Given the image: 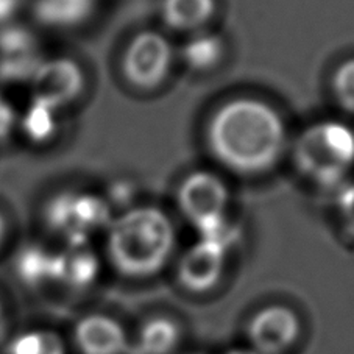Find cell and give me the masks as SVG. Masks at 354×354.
<instances>
[{
	"label": "cell",
	"instance_id": "14",
	"mask_svg": "<svg viewBox=\"0 0 354 354\" xmlns=\"http://www.w3.org/2000/svg\"><path fill=\"white\" fill-rule=\"evenodd\" d=\"M225 53L223 41L218 35L197 32L181 50V58L191 71L206 72L221 63Z\"/></svg>",
	"mask_w": 354,
	"mask_h": 354
},
{
	"label": "cell",
	"instance_id": "2",
	"mask_svg": "<svg viewBox=\"0 0 354 354\" xmlns=\"http://www.w3.org/2000/svg\"><path fill=\"white\" fill-rule=\"evenodd\" d=\"M175 247L176 231L172 218L156 206L125 209L106 228V259L125 278L155 277L167 266Z\"/></svg>",
	"mask_w": 354,
	"mask_h": 354
},
{
	"label": "cell",
	"instance_id": "5",
	"mask_svg": "<svg viewBox=\"0 0 354 354\" xmlns=\"http://www.w3.org/2000/svg\"><path fill=\"white\" fill-rule=\"evenodd\" d=\"M174 63L170 41L155 30L134 35L122 55V74L131 86L151 91L166 80Z\"/></svg>",
	"mask_w": 354,
	"mask_h": 354
},
{
	"label": "cell",
	"instance_id": "16",
	"mask_svg": "<svg viewBox=\"0 0 354 354\" xmlns=\"http://www.w3.org/2000/svg\"><path fill=\"white\" fill-rule=\"evenodd\" d=\"M178 340V329L175 323L166 319H155L149 322L140 333V354H166Z\"/></svg>",
	"mask_w": 354,
	"mask_h": 354
},
{
	"label": "cell",
	"instance_id": "17",
	"mask_svg": "<svg viewBox=\"0 0 354 354\" xmlns=\"http://www.w3.org/2000/svg\"><path fill=\"white\" fill-rule=\"evenodd\" d=\"M38 53V42L27 27L5 24L0 27V58L30 57Z\"/></svg>",
	"mask_w": 354,
	"mask_h": 354
},
{
	"label": "cell",
	"instance_id": "10",
	"mask_svg": "<svg viewBox=\"0 0 354 354\" xmlns=\"http://www.w3.org/2000/svg\"><path fill=\"white\" fill-rule=\"evenodd\" d=\"M77 344L83 354H119L125 350L127 339L118 322L105 315H89L78 323Z\"/></svg>",
	"mask_w": 354,
	"mask_h": 354
},
{
	"label": "cell",
	"instance_id": "25",
	"mask_svg": "<svg viewBox=\"0 0 354 354\" xmlns=\"http://www.w3.org/2000/svg\"><path fill=\"white\" fill-rule=\"evenodd\" d=\"M3 334H5V314H3L2 303H0V339L3 337Z\"/></svg>",
	"mask_w": 354,
	"mask_h": 354
},
{
	"label": "cell",
	"instance_id": "12",
	"mask_svg": "<svg viewBox=\"0 0 354 354\" xmlns=\"http://www.w3.org/2000/svg\"><path fill=\"white\" fill-rule=\"evenodd\" d=\"M217 8L216 0H162L161 17L176 32H201Z\"/></svg>",
	"mask_w": 354,
	"mask_h": 354
},
{
	"label": "cell",
	"instance_id": "6",
	"mask_svg": "<svg viewBox=\"0 0 354 354\" xmlns=\"http://www.w3.org/2000/svg\"><path fill=\"white\" fill-rule=\"evenodd\" d=\"M28 84L32 102L59 111L83 94L86 88V75L75 59L57 57L42 59Z\"/></svg>",
	"mask_w": 354,
	"mask_h": 354
},
{
	"label": "cell",
	"instance_id": "13",
	"mask_svg": "<svg viewBox=\"0 0 354 354\" xmlns=\"http://www.w3.org/2000/svg\"><path fill=\"white\" fill-rule=\"evenodd\" d=\"M55 267H57V253L38 243H28L21 248L15 259L17 278L30 288L55 283Z\"/></svg>",
	"mask_w": 354,
	"mask_h": 354
},
{
	"label": "cell",
	"instance_id": "7",
	"mask_svg": "<svg viewBox=\"0 0 354 354\" xmlns=\"http://www.w3.org/2000/svg\"><path fill=\"white\" fill-rule=\"evenodd\" d=\"M230 237H200L198 242L183 253L178 264L180 284L194 294H205L214 289L227 268Z\"/></svg>",
	"mask_w": 354,
	"mask_h": 354
},
{
	"label": "cell",
	"instance_id": "22",
	"mask_svg": "<svg viewBox=\"0 0 354 354\" xmlns=\"http://www.w3.org/2000/svg\"><path fill=\"white\" fill-rule=\"evenodd\" d=\"M41 354H64L63 342L57 334L41 333Z\"/></svg>",
	"mask_w": 354,
	"mask_h": 354
},
{
	"label": "cell",
	"instance_id": "4",
	"mask_svg": "<svg viewBox=\"0 0 354 354\" xmlns=\"http://www.w3.org/2000/svg\"><path fill=\"white\" fill-rule=\"evenodd\" d=\"M176 198L183 216L200 231V237L227 234L230 191L221 176L207 170L192 172L183 180Z\"/></svg>",
	"mask_w": 354,
	"mask_h": 354
},
{
	"label": "cell",
	"instance_id": "1",
	"mask_svg": "<svg viewBox=\"0 0 354 354\" xmlns=\"http://www.w3.org/2000/svg\"><path fill=\"white\" fill-rule=\"evenodd\" d=\"M216 160L234 172L264 174L277 164L288 144V130L268 103L243 97L227 102L212 115L206 131Z\"/></svg>",
	"mask_w": 354,
	"mask_h": 354
},
{
	"label": "cell",
	"instance_id": "8",
	"mask_svg": "<svg viewBox=\"0 0 354 354\" xmlns=\"http://www.w3.org/2000/svg\"><path fill=\"white\" fill-rule=\"evenodd\" d=\"M300 319L286 306L261 309L248 325V339L262 354H281L300 335Z\"/></svg>",
	"mask_w": 354,
	"mask_h": 354
},
{
	"label": "cell",
	"instance_id": "9",
	"mask_svg": "<svg viewBox=\"0 0 354 354\" xmlns=\"http://www.w3.org/2000/svg\"><path fill=\"white\" fill-rule=\"evenodd\" d=\"M99 7V0H32V13L42 27L71 30L86 24Z\"/></svg>",
	"mask_w": 354,
	"mask_h": 354
},
{
	"label": "cell",
	"instance_id": "23",
	"mask_svg": "<svg viewBox=\"0 0 354 354\" xmlns=\"http://www.w3.org/2000/svg\"><path fill=\"white\" fill-rule=\"evenodd\" d=\"M22 5L24 0H0V27L5 26V24H10Z\"/></svg>",
	"mask_w": 354,
	"mask_h": 354
},
{
	"label": "cell",
	"instance_id": "21",
	"mask_svg": "<svg viewBox=\"0 0 354 354\" xmlns=\"http://www.w3.org/2000/svg\"><path fill=\"white\" fill-rule=\"evenodd\" d=\"M10 354H41V334H26L10 346Z\"/></svg>",
	"mask_w": 354,
	"mask_h": 354
},
{
	"label": "cell",
	"instance_id": "15",
	"mask_svg": "<svg viewBox=\"0 0 354 354\" xmlns=\"http://www.w3.org/2000/svg\"><path fill=\"white\" fill-rule=\"evenodd\" d=\"M58 111L30 100V105L19 118V128L35 144H46L58 131Z\"/></svg>",
	"mask_w": 354,
	"mask_h": 354
},
{
	"label": "cell",
	"instance_id": "11",
	"mask_svg": "<svg viewBox=\"0 0 354 354\" xmlns=\"http://www.w3.org/2000/svg\"><path fill=\"white\" fill-rule=\"evenodd\" d=\"M100 273V259L88 245L66 247L57 253L55 283L69 289L82 290L89 288Z\"/></svg>",
	"mask_w": 354,
	"mask_h": 354
},
{
	"label": "cell",
	"instance_id": "18",
	"mask_svg": "<svg viewBox=\"0 0 354 354\" xmlns=\"http://www.w3.org/2000/svg\"><path fill=\"white\" fill-rule=\"evenodd\" d=\"M333 93L345 111L354 113V58L346 59L334 72Z\"/></svg>",
	"mask_w": 354,
	"mask_h": 354
},
{
	"label": "cell",
	"instance_id": "24",
	"mask_svg": "<svg viewBox=\"0 0 354 354\" xmlns=\"http://www.w3.org/2000/svg\"><path fill=\"white\" fill-rule=\"evenodd\" d=\"M7 236H8V222L7 218H5L3 212L0 211V248H2V245L5 243Z\"/></svg>",
	"mask_w": 354,
	"mask_h": 354
},
{
	"label": "cell",
	"instance_id": "3",
	"mask_svg": "<svg viewBox=\"0 0 354 354\" xmlns=\"http://www.w3.org/2000/svg\"><path fill=\"white\" fill-rule=\"evenodd\" d=\"M294 162L298 172L315 185H342L354 167V130L339 120L313 124L295 140Z\"/></svg>",
	"mask_w": 354,
	"mask_h": 354
},
{
	"label": "cell",
	"instance_id": "20",
	"mask_svg": "<svg viewBox=\"0 0 354 354\" xmlns=\"http://www.w3.org/2000/svg\"><path fill=\"white\" fill-rule=\"evenodd\" d=\"M337 211L346 230L354 234V183L344 186L339 192Z\"/></svg>",
	"mask_w": 354,
	"mask_h": 354
},
{
	"label": "cell",
	"instance_id": "19",
	"mask_svg": "<svg viewBox=\"0 0 354 354\" xmlns=\"http://www.w3.org/2000/svg\"><path fill=\"white\" fill-rule=\"evenodd\" d=\"M19 118L16 108L0 93V142L7 140L19 128Z\"/></svg>",
	"mask_w": 354,
	"mask_h": 354
}]
</instances>
